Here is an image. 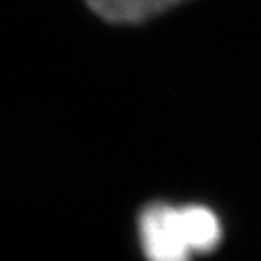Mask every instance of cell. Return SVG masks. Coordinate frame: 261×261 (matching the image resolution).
Here are the masks:
<instances>
[{
  "label": "cell",
  "mask_w": 261,
  "mask_h": 261,
  "mask_svg": "<svg viewBox=\"0 0 261 261\" xmlns=\"http://www.w3.org/2000/svg\"><path fill=\"white\" fill-rule=\"evenodd\" d=\"M97 16L112 23H140L167 12L182 0H85Z\"/></svg>",
  "instance_id": "7a4b0ae2"
},
{
  "label": "cell",
  "mask_w": 261,
  "mask_h": 261,
  "mask_svg": "<svg viewBox=\"0 0 261 261\" xmlns=\"http://www.w3.org/2000/svg\"><path fill=\"white\" fill-rule=\"evenodd\" d=\"M223 238L219 217L205 205L151 203L140 215V240L147 261H192Z\"/></svg>",
  "instance_id": "6da1fadb"
}]
</instances>
